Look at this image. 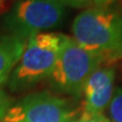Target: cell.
I'll return each mask as SVG.
<instances>
[{
    "label": "cell",
    "instance_id": "7c38bea8",
    "mask_svg": "<svg viewBox=\"0 0 122 122\" xmlns=\"http://www.w3.org/2000/svg\"><path fill=\"white\" fill-rule=\"evenodd\" d=\"M60 1L62 2L64 5H69L70 6V1L71 0H60Z\"/></svg>",
    "mask_w": 122,
    "mask_h": 122
},
{
    "label": "cell",
    "instance_id": "4fadbf2b",
    "mask_svg": "<svg viewBox=\"0 0 122 122\" xmlns=\"http://www.w3.org/2000/svg\"><path fill=\"white\" fill-rule=\"evenodd\" d=\"M2 6V0H0V7Z\"/></svg>",
    "mask_w": 122,
    "mask_h": 122
},
{
    "label": "cell",
    "instance_id": "3957f363",
    "mask_svg": "<svg viewBox=\"0 0 122 122\" xmlns=\"http://www.w3.org/2000/svg\"><path fill=\"white\" fill-rule=\"evenodd\" d=\"M63 36L57 33H41L26 40L20 59L7 81L10 91H25L49 78Z\"/></svg>",
    "mask_w": 122,
    "mask_h": 122
},
{
    "label": "cell",
    "instance_id": "6da1fadb",
    "mask_svg": "<svg viewBox=\"0 0 122 122\" xmlns=\"http://www.w3.org/2000/svg\"><path fill=\"white\" fill-rule=\"evenodd\" d=\"M71 30L82 48L106 60L122 59V14L105 6L90 7L75 16Z\"/></svg>",
    "mask_w": 122,
    "mask_h": 122
},
{
    "label": "cell",
    "instance_id": "277c9868",
    "mask_svg": "<svg viewBox=\"0 0 122 122\" xmlns=\"http://www.w3.org/2000/svg\"><path fill=\"white\" fill-rule=\"evenodd\" d=\"M81 112L71 100L43 91L12 103L1 122H74Z\"/></svg>",
    "mask_w": 122,
    "mask_h": 122
},
{
    "label": "cell",
    "instance_id": "9c48e42d",
    "mask_svg": "<svg viewBox=\"0 0 122 122\" xmlns=\"http://www.w3.org/2000/svg\"><path fill=\"white\" fill-rule=\"evenodd\" d=\"M74 122H110L104 113H91L81 110V115Z\"/></svg>",
    "mask_w": 122,
    "mask_h": 122
},
{
    "label": "cell",
    "instance_id": "52a82bcc",
    "mask_svg": "<svg viewBox=\"0 0 122 122\" xmlns=\"http://www.w3.org/2000/svg\"><path fill=\"white\" fill-rule=\"evenodd\" d=\"M25 44V40L11 34L0 35V87L8 81L22 55Z\"/></svg>",
    "mask_w": 122,
    "mask_h": 122
},
{
    "label": "cell",
    "instance_id": "7a4b0ae2",
    "mask_svg": "<svg viewBox=\"0 0 122 122\" xmlns=\"http://www.w3.org/2000/svg\"><path fill=\"white\" fill-rule=\"evenodd\" d=\"M105 61L104 56L82 48L72 38L64 35L48 79L56 92L78 98L89 77Z\"/></svg>",
    "mask_w": 122,
    "mask_h": 122
},
{
    "label": "cell",
    "instance_id": "8fae6325",
    "mask_svg": "<svg viewBox=\"0 0 122 122\" xmlns=\"http://www.w3.org/2000/svg\"><path fill=\"white\" fill-rule=\"evenodd\" d=\"M11 104H12V101H11L10 97L0 87V122L4 117L6 111L11 106Z\"/></svg>",
    "mask_w": 122,
    "mask_h": 122
},
{
    "label": "cell",
    "instance_id": "5b68a950",
    "mask_svg": "<svg viewBox=\"0 0 122 122\" xmlns=\"http://www.w3.org/2000/svg\"><path fill=\"white\" fill-rule=\"evenodd\" d=\"M65 5L60 0H20L4 18L11 35L28 40L46 33L63 20Z\"/></svg>",
    "mask_w": 122,
    "mask_h": 122
},
{
    "label": "cell",
    "instance_id": "8992f818",
    "mask_svg": "<svg viewBox=\"0 0 122 122\" xmlns=\"http://www.w3.org/2000/svg\"><path fill=\"white\" fill-rule=\"evenodd\" d=\"M114 81L115 69L113 67H99L89 77L83 87V111L104 113L113 96Z\"/></svg>",
    "mask_w": 122,
    "mask_h": 122
},
{
    "label": "cell",
    "instance_id": "ba28073f",
    "mask_svg": "<svg viewBox=\"0 0 122 122\" xmlns=\"http://www.w3.org/2000/svg\"><path fill=\"white\" fill-rule=\"evenodd\" d=\"M110 122H122V86L114 90L108 106Z\"/></svg>",
    "mask_w": 122,
    "mask_h": 122
},
{
    "label": "cell",
    "instance_id": "30bf717a",
    "mask_svg": "<svg viewBox=\"0 0 122 122\" xmlns=\"http://www.w3.org/2000/svg\"><path fill=\"white\" fill-rule=\"evenodd\" d=\"M116 0H71L70 6L73 7H83L86 5H96V6H104V4H108Z\"/></svg>",
    "mask_w": 122,
    "mask_h": 122
}]
</instances>
